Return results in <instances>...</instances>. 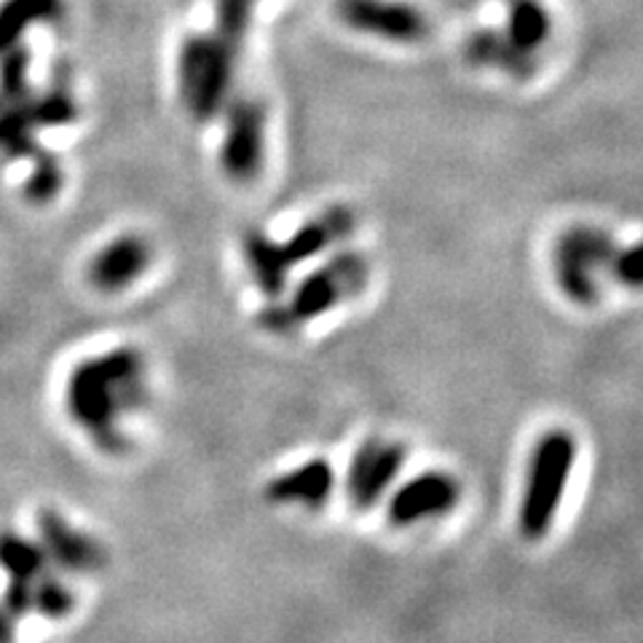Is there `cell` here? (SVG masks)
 Wrapping results in <instances>:
<instances>
[{
    "mask_svg": "<svg viewBox=\"0 0 643 643\" xmlns=\"http://www.w3.org/2000/svg\"><path fill=\"white\" fill-rule=\"evenodd\" d=\"M242 249L257 293L266 300L282 298L289 285V272H293L285 253H282V244L272 239L266 231H247Z\"/></svg>",
    "mask_w": 643,
    "mask_h": 643,
    "instance_id": "9a60e30c",
    "label": "cell"
},
{
    "mask_svg": "<svg viewBox=\"0 0 643 643\" xmlns=\"http://www.w3.org/2000/svg\"><path fill=\"white\" fill-rule=\"evenodd\" d=\"M338 17L351 30L397 43H416L427 35V19L402 0H338Z\"/></svg>",
    "mask_w": 643,
    "mask_h": 643,
    "instance_id": "30bf717a",
    "label": "cell"
},
{
    "mask_svg": "<svg viewBox=\"0 0 643 643\" xmlns=\"http://www.w3.org/2000/svg\"><path fill=\"white\" fill-rule=\"evenodd\" d=\"M257 0H215V35L228 47L239 49L244 32L249 28Z\"/></svg>",
    "mask_w": 643,
    "mask_h": 643,
    "instance_id": "7402d4cb",
    "label": "cell"
},
{
    "mask_svg": "<svg viewBox=\"0 0 643 643\" xmlns=\"http://www.w3.org/2000/svg\"><path fill=\"white\" fill-rule=\"evenodd\" d=\"M616 244L606 231L593 225H574L563 231L552 249V274L555 285L571 304L593 306L601 295L598 272L609 268Z\"/></svg>",
    "mask_w": 643,
    "mask_h": 643,
    "instance_id": "5b68a950",
    "label": "cell"
},
{
    "mask_svg": "<svg viewBox=\"0 0 643 643\" xmlns=\"http://www.w3.org/2000/svg\"><path fill=\"white\" fill-rule=\"evenodd\" d=\"M405 461H408V450L402 442L384 440V437H368L359 442L346 472V497L354 510H372L400 478Z\"/></svg>",
    "mask_w": 643,
    "mask_h": 643,
    "instance_id": "52a82bcc",
    "label": "cell"
},
{
    "mask_svg": "<svg viewBox=\"0 0 643 643\" xmlns=\"http://www.w3.org/2000/svg\"><path fill=\"white\" fill-rule=\"evenodd\" d=\"M62 183H64V175H62L60 164H57V159L49 153L47 159L32 164V172H30V177L24 180L22 193L30 204H49L51 198H57V193L62 191Z\"/></svg>",
    "mask_w": 643,
    "mask_h": 643,
    "instance_id": "603a6c76",
    "label": "cell"
},
{
    "mask_svg": "<svg viewBox=\"0 0 643 643\" xmlns=\"http://www.w3.org/2000/svg\"><path fill=\"white\" fill-rule=\"evenodd\" d=\"M17 616L0 603V643H14L17 639Z\"/></svg>",
    "mask_w": 643,
    "mask_h": 643,
    "instance_id": "d4e9b609",
    "label": "cell"
},
{
    "mask_svg": "<svg viewBox=\"0 0 643 643\" xmlns=\"http://www.w3.org/2000/svg\"><path fill=\"white\" fill-rule=\"evenodd\" d=\"M38 544L47 552L49 563L64 574H94L105 569L108 555L102 544L86 531L75 529L57 510H41L35 518Z\"/></svg>",
    "mask_w": 643,
    "mask_h": 643,
    "instance_id": "9c48e42d",
    "label": "cell"
},
{
    "mask_svg": "<svg viewBox=\"0 0 643 643\" xmlns=\"http://www.w3.org/2000/svg\"><path fill=\"white\" fill-rule=\"evenodd\" d=\"M64 0H3L0 3V51L22 43V35L35 24L60 22Z\"/></svg>",
    "mask_w": 643,
    "mask_h": 643,
    "instance_id": "2e32d148",
    "label": "cell"
},
{
    "mask_svg": "<svg viewBox=\"0 0 643 643\" xmlns=\"http://www.w3.org/2000/svg\"><path fill=\"white\" fill-rule=\"evenodd\" d=\"M0 569L9 574L3 606L14 616H24L32 611V588L43 571L51 569L47 552L38 542L19 537L17 531L0 533Z\"/></svg>",
    "mask_w": 643,
    "mask_h": 643,
    "instance_id": "8fae6325",
    "label": "cell"
},
{
    "mask_svg": "<svg viewBox=\"0 0 643 643\" xmlns=\"http://www.w3.org/2000/svg\"><path fill=\"white\" fill-rule=\"evenodd\" d=\"M263 145H266V113L261 102L239 96L228 108L221 164L225 175L236 183H249L263 170Z\"/></svg>",
    "mask_w": 643,
    "mask_h": 643,
    "instance_id": "ba28073f",
    "label": "cell"
},
{
    "mask_svg": "<svg viewBox=\"0 0 643 643\" xmlns=\"http://www.w3.org/2000/svg\"><path fill=\"white\" fill-rule=\"evenodd\" d=\"M576 465V440L565 429H552L539 437L525 469L523 499H520L518 525L531 542L547 537L561 510L565 488Z\"/></svg>",
    "mask_w": 643,
    "mask_h": 643,
    "instance_id": "3957f363",
    "label": "cell"
},
{
    "mask_svg": "<svg viewBox=\"0 0 643 643\" xmlns=\"http://www.w3.org/2000/svg\"><path fill=\"white\" fill-rule=\"evenodd\" d=\"M336 488V469L327 459H308L304 465L287 469L285 474L266 486V499L282 507H306L322 510L333 497Z\"/></svg>",
    "mask_w": 643,
    "mask_h": 643,
    "instance_id": "4fadbf2b",
    "label": "cell"
},
{
    "mask_svg": "<svg viewBox=\"0 0 643 643\" xmlns=\"http://www.w3.org/2000/svg\"><path fill=\"white\" fill-rule=\"evenodd\" d=\"M461 482L446 469H423L405 480L389 504H386V520L395 529H414L427 520L446 518L459 507Z\"/></svg>",
    "mask_w": 643,
    "mask_h": 643,
    "instance_id": "8992f818",
    "label": "cell"
},
{
    "mask_svg": "<svg viewBox=\"0 0 643 643\" xmlns=\"http://www.w3.org/2000/svg\"><path fill=\"white\" fill-rule=\"evenodd\" d=\"M507 41L533 57L550 35V14L539 0H507Z\"/></svg>",
    "mask_w": 643,
    "mask_h": 643,
    "instance_id": "d6986e66",
    "label": "cell"
},
{
    "mask_svg": "<svg viewBox=\"0 0 643 643\" xmlns=\"http://www.w3.org/2000/svg\"><path fill=\"white\" fill-rule=\"evenodd\" d=\"M609 272L616 282H622L625 287H639L641 285V249L639 244H630V247H616L614 255L609 261Z\"/></svg>",
    "mask_w": 643,
    "mask_h": 643,
    "instance_id": "cb8c5ba5",
    "label": "cell"
},
{
    "mask_svg": "<svg viewBox=\"0 0 643 643\" xmlns=\"http://www.w3.org/2000/svg\"><path fill=\"white\" fill-rule=\"evenodd\" d=\"M30 70V51L17 43V47L0 51V102H22L32 94V86L28 83Z\"/></svg>",
    "mask_w": 643,
    "mask_h": 643,
    "instance_id": "44dd1931",
    "label": "cell"
},
{
    "mask_svg": "<svg viewBox=\"0 0 643 643\" xmlns=\"http://www.w3.org/2000/svg\"><path fill=\"white\" fill-rule=\"evenodd\" d=\"M75 609V593L70 584L54 574V569L43 571L32 588V611L49 616V620H64L73 614Z\"/></svg>",
    "mask_w": 643,
    "mask_h": 643,
    "instance_id": "ffe728a7",
    "label": "cell"
},
{
    "mask_svg": "<svg viewBox=\"0 0 643 643\" xmlns=\"http://www.w3.org/2000/svg\"><path fill=\"white\" fill-rule=\"evenodd\" d=\"M151 402L145 354L134 346H115L81 359L64 386V410L70 421L102 453L121 456L129 448L126 423Z\"/></svg>",
    "mask_w": 643,
    "mask_h": 643,
    "instance_id": "6da1fadb",
    "label": "cell"
},
{
    "mask_svg": "<svg viewBox=\"0 0 643 643\" xmlns=\"http://www.w3.org/2000/svg\"><path fill=\"white\" fill-rule=\"evenodd\" d=\"M151 244L137 234H121L100 249L89 263V285L100 293H121L140 279L151 266Z\"/></svg>",
    "mask_w": 643,
    "mask_h": 643,
    "instance_id": "7c38bea8",
    "label": "cell"
},
{
    "mask_svg": "<svg viewBox=\"0 0 643 643\" xmlns=\"http://www.w3.org/2000/svg\"><path fill=\"white\" fill-rule=\"evenodd\" d=\"M354 228H357V217H354L349 207H327L300 225L287 242H279L282 253H285L289 266L295 268L298 263L312 261V257L327 253L330 247L349 239Z\"/></svg>",
    "mask_w": 643,
    "mask_h": 643,
    "instance_id": "5bb4252c",
    "label": "cell"
},
{
    "mask_svg": "<svg viewBox=\"0 0 643 643\" xmlns=\"http://www.w3.org/2000/svg\"><path fill=\"white\" fill-rule=\"evenodd\" d=\"M239 49L228 47L215 32L193 35L180 51V94L196 119L207 121L223 108L234 81Z\"/></svg>",
    "mask_w": 643,
    "mask_h": 643,
    "instance_id": "277c9868",
    "label": "cell"
},
{
    "mask_svg": "<svg viewBox=\"0 0 643 643\" xmlns=\"http://www.w3.org/2000/svg\"><path fill=\"white\" fill-rule=\"evenodd\" d=\"M467 60L478 68H499L514 79L533 73V57L507 41L504 32L480 30L467 41Z\"/></svg>",
    "mask_w": 643,
    "mask_h": 643,
    "instance_id": "e0dca14e",
    "label": "cell"
},
{
    "mask_svg": "<svg viewBox=\"0 0 643 643\" xmlns=\"http://www.w3.org/2000/svg\"><path fill=\"white\" fill-rule=\"evenodd\" d=\"M38 124L32 121L28 100L9 102L0 108V153L9 159L35 161L47 159V147L38 145Z\"/></svg>",
    "mask_w": 643,
    "mask_h": 643,
    "instance_id": "ac0fdd59",
    "label": "cell"
},
{
    "mask_svg": "<svg viewBox=\"0 0 643 643\" xmlns=\"http://www.w3.org/2000/svg\"><path fill=\"white\" fill-rule=\"evenodd\" d=\"M368 276L370 263L363 253H357V249L336 253L330 261L322 263L319 268L300 279L289 300H266V306L255 314L257 327L272 333V336H289L298 327L357 298L368 285Z\"/></svg>",
    "mask_w": 643,
    "mask_h": 643,
    "instance_id": "7a4b0ae2",
    "label": "cell"
}]
</instances>
